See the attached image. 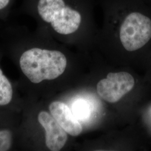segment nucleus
I'll use <instances>...</instances> for the list:
<instances>
[{"label":"nucleus","instance_id":"nucleus-1","mask_svg":"<svg viewBox=\"0 0 151 151\" xmlns=\"http://www.w3.org/2000/svg\"><path fill=\"white\" fill-rule=\"evenodd\" d=\"M96 0H23L20 10L64 37L91 26Z\"/></svg>","mask_w":151,"mask_h":151},{"label":"nucleus","instance_id":"nucleus-2","mask_svg":"<svg viewBox=\"0 0 151 151\" xmlns=\"http://www.w3.org/2000/svg\"><path fill=\"white\" fill-rule=\"evenodd\" d=\"M67 58L59 50L34 47L24 51L20 58L22 72L34 83L53 80L65 72Z\"/></svg>","mask_w":151,"mask_h":151},{"label":"nucleus","instance_id":"nucleus-3","mask_svg":"<svg viewBox=\"0 0 151 151\" xmlns=\"http://www.w3.org/2000/svg\"><path fill=\"white\" fill-rule=\"evenodd\" d=\"M134 84L133 77L128 72L109 73L106 78L98 82L97 92L104 100L116 103L133 89Z\"/></svg>","mask_w":151,"mask_h":151},{"label":"nucleus","instance_id":"nucleus-4","mask_svg":"<svg viewBox=\"0 0 151 151\" xmlns=\"http://www.w3.org/2000/svg\"><path fill=\"white\" fill-rule=\"evenodd\" d=\"M38 118L45 130V144L48 148L52 151H60L68 139L67 132L51 114L42 111L39 114Z\"/></svg>","mask_w":151,"mask_h":151},{"label":"nucleus","instance_id":"nucleus-5","mask_svg":"<svg viewBox=\"0 0 151 151\" xmlns=\"http://www.w3.org/2000/svg\"><path fill=\"white\" fill-rule=\"evenodd\" d=\"M49 108L51 115L68 134L72 136L81 134V124L65 104L54 101L50 104Z\"/></svg>","mask_w":151,"mask_h":151},{"label":"nucleus","instance_id":"nucleus-6","mask_svg":"<svg viewBox=\"0 0 151 151\" xmlns=\"http://www.w3.org/2000/svg\"><path fill=\"white\" fill-rule=\"evenodd\" d=\"M12 88L11 83L0 68V106L9 104L12 98Z\"/></svg>","mask_w":151,"mask_h":151},{"label":"nucleus","instance_id":"nucleus-7","mask_svg":"<svg viewBox=\"0 0 151 151\" xmlns=\"http://www.w3.org/2000/svg\"><path fill=\"white\" fill-rule=\"evenodd\" d=\"M74 115L78 119H85L90 115V109L86 102L78 100L76 101L73 105Z\"/></svg>","mask_w":151,"mask_h":151},{"label":"nucleus","instance_id":"nucleus-8","mask_svg":"<svg viewBox=\"0 0 151 151\" xmlns=\"http://www.w3.org/2000/svg\"><path fill=\"white\" fill-rule=\"evenodd\" d=\"M12 144V135L9 130H0V151L9 150Z\"/></svg>","mask_w":151,"mask_h":151},{"label":"nucleus","instance_id":"nucleus-9","mask_svg":"<svg viewBox=\"0 0 151 151\" xmlns=\"http://www.w3.org/2000/svg\"><path fill=\"white\" fill-rule=\"evenodd\" d=\"M16 0H0V19H5L11 14Z\"/></svg>","mask_w":151,"mask_h":151}]
</instances>
